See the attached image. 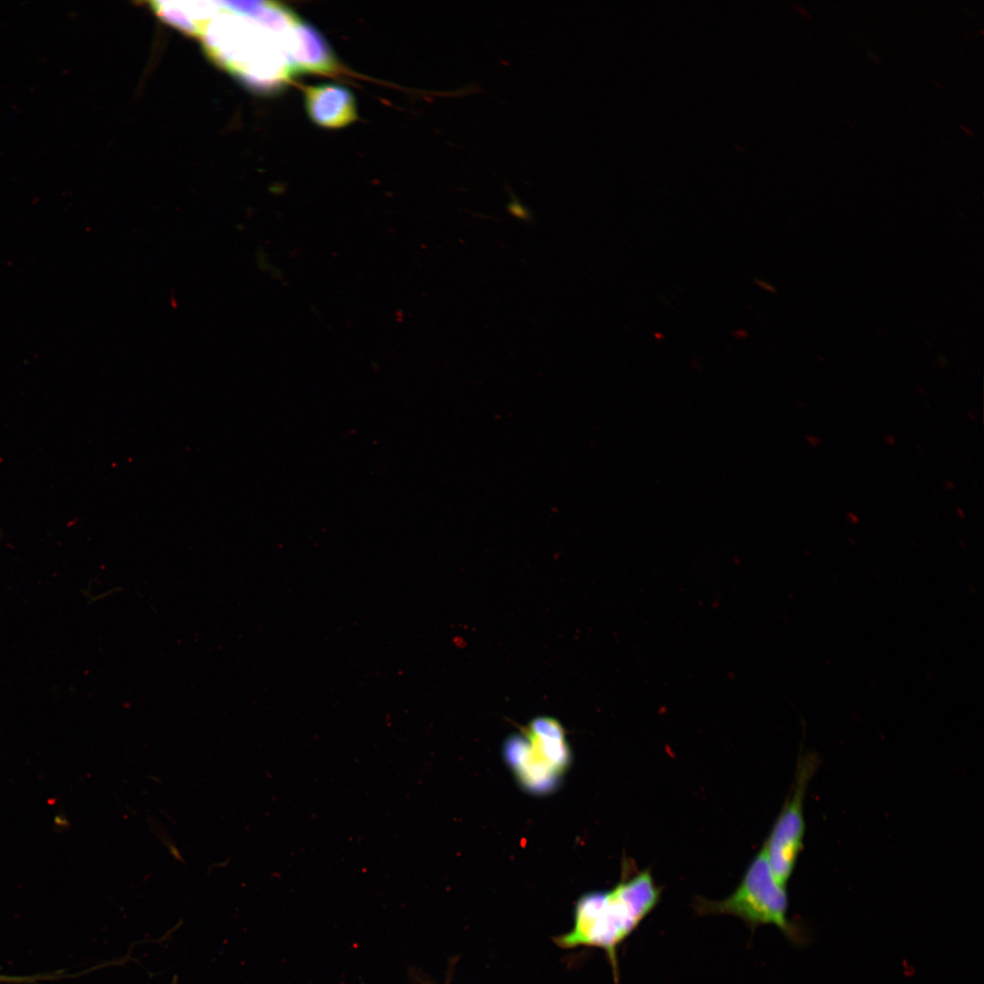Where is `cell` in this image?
I'll return each mask as SVG.
<instances>
[{
    "mask_svg": "<svg viewBox=\"0 0 984 984\" xmlns=\"http://www.w3.org/2000/svg\"><path fill=\"white\" fill-rule=\"evenodd\" d=\"M170 3L166 22L201 40L208 56L232 76L260 89H276L294 76L292 35L302 20L277 2Z\"/></svg>",
    "mask_w": 984,
    "mask_h": 984,
    "instance_id": "1",
    "label": "cell"
},
{
    "mask_svg": "<svg viewBox=\"0 0 984 984\" xmlns=\"http://www.w3.org/2000/svg\"><path fill=\"white\" fill-rule=\"evenodd\" d=\"M661 892L650 870L645 869L611 890L588 893L576 904L572 929L554 940L563 948H602L617 979V948L653 910Z\"/></svg>",
    "mask_w": 984,
    "mask_h": 984,
    "instance_id": "2",
    "label": "cell"
},
{
    "mask_svg": "<svg viewBox=\"0 0 984 984\" xmlns=\"http://www.w3.org/2000/svg\"><path fill=\"white\" fill-rule=\"evenodd\" d=\"M694 908L700 915L727 914L754 928L773 924L791 940L801 941V933L787 917L786 887L775 879L763 846L754 856L736 889L726 898L712 901L697 898Z\"/></svg>",
    "mask_w": 984,
    "mask_h": 984,
    "instance_id": "3",
    "label": "cell"
},
{
    "mask_svg": "<svg viewBox=\"0 0 984 984\" xmlns=\"http://www.w3.org/2000/svg\"><path fill=\"white\" fill-rule=\"evenodd\" d=\"M815 768V757L807 754L799 759L792 794L764 844L773 874L777 882L784 887L793 874L803 847L805 827L804 798Z\"/></svg>",
    "mask_w": 984,
    "mask_h": 984,
    "instance_id": "4",
    "label": "cell"
},
{
    "mask_svg": "<svg viewBox=\"0 0 984 984\" xmlns=\"http://www.w3.org/2000/svg\"><path fill=\"white\" fill-rule=\"evenodd\" d=\"M303 97L308 116L323 128H343L357 118L355 99L343 86L333 83L308 86Z\"/></svg>",
    "mask_w": 984,
    "mask_h": 984,
    "instance_id": "5",
    "label": "cell"
},
{
    "mask_svg": "<svg viewBox=\"0 0 984 984\" xmlns=\"http://www.w3.org/2000/svg\"><path fill=\"white\" fill-rule=\"evenodd\" d=\"M291 65L293 74H335L339 65L323 36L311 25L301 21L292 37Z\"/></svg>",
    "mask_w": 984,
    "mask_h": 984,
    "instance_id": "6",
    "label": "cell"
},
{
    "mask_svg": "<svg viewBox=\"0 0 984 984\" xmlns=\"http://www.w3.org/2000/svg\"><path fill=\"white\" fill-rule=\"evenodd\" d=\"M511 193V192H510ZM511 200L507 204V210L510 215L523 221L532 219L531 210L524 205L515 195L511 193Z\"/></svg>",
    "mask_w": 984,
    "mask_h": 984,
    "instance_id": "7",
    "label": "cell"
},
{
    "mask_svg": "<svg viewBox=\"0 0 984 984\" xmlns=\"http://www.w3.org/2000/svg\"><path fill=\"white\" fill-rule=\"evenodd\" d=\"M52 977L53 976H51V975H48V976H44V975H41V976H29V977H12V976L0 975V982H11V983H14V982L22 983V982H24V983H29V982H36V981L41 980V979H52Z\"/></svg>",
    "mask_w": 984,
    "mask_h": 984,
    "instance_id": "8",
    "label": "cell"
}]
</instances>
